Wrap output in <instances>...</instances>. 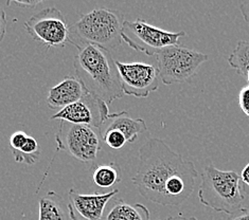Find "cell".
<instances>
[{
  "label": "cell",
  "mask_w": 249,
  "mask_h": 220,
  "mask_svg": "<svg viewBox=\"0 0 249 220\" xmlns=\"http://www.w3.org/2000/svg\"><path fill=\"white\" fill-rule=\"evenodd\" d=\"M226 220H249L248 210L244 207V209L233 213L232 215H229V217Z\"/></svg>",
  "instance_id": "cell-23"
},
{
  "label": "cell",
  "mask_w": 249,
  "mask_h": 220,
  "mask_svg": "<svg viewBox=\"0 0 249 220\" xmlns=\"http://www.w3.org/2000/svg\"><path fill=\"white\" fill-rule=\"evenodd\" d=\"M106 123L108 124L105 129H115L120 132L126 138L127 143H133L138 139L140 135L149 133L143 118H130L128 112L125 110L119 112V114L110 115Z\"/></svg>",
  "instance_id": "cell-13"
},
{
  "label": "cell",
  "mask_w": 249,
  "mask_h": 220,
  "mask_svg": "<svg viewBox=\"0 0 249 220\" xmlns=\"http://www.w3.org/2000/svg\"><path fill=\"white\" fill-rule=\"evenodd\" d=\"M124 94L147 98L159 88L158 69L145 63H122L116 61Z\"/></svg>",
  "instance_id": "cell-10"
},
{
  "label": "cell",
  "mask_w": 249,
  "mask_h": 220,
  "mask_svg": "<svg viewBox=\"0 0 249 220\" xmlns=\"http://www.w3.org/2000/svg\"><path fill=\"white\" fill-rule=\"evenodd\" d=\"M88 93L85 85L76 76H67L54 87L50 88L47 104L53 110H62L65 107L78 102Z\"/></svg>",
  "instance_id": "cell-12"
},
{
  "label": "cell",
  "mask_w": 249,
  "mask_h": 220,
  "mask_svg": "<svg viewBox=\"0 0 249 220\" xmlns=\"http://www.w3.org/2000/svg\"><path fill=\"white\" fill-rule=\"evenodd\" d=\"M157 220H198L196 217H187V216H183L182 214H178L177 216H170L165 219H157Z\"/></svg>",
  "instance_id": "cell-27"
},
{
  "label": "cell",
  "mask_w": 249,
  "mask_h": 220,
  "mask_svg": "<svg viewBox=\"0 0 249 220\" xmlns=\"http://www.w3.org/2000/svg\"><path fill=\"white\" fill-rule=\"evenodd\" d=\"M14 160L17 163H25L28 165H33L36 163L40 156L39 146L36 139L32 135L28 136L26 144L19 151H12Z\"/></svg>",
  "instance_id": "cell-18"
},
{
  "label": "cell",
  "mask_w": 249,
  "mask_h": 220,
  "mask_svg": "<svg viewBox=\"0 0 249 220\" xmlns=\"http://www.w3.org/2000/svg\"><path fill=\"white\" fill-rule=\"evenodd\" d=\"M160 81L164 85L185 83L196 74L198 68L208 61L204 53L180 45L168 47L156 55Z\"/></svg>",
  "instance_id": "cell-5"
},
{
  "label": "cell",
  "mask_w": 249,
  "mask_h": 220,
  "mask_svg": "<svg viewBox=\"0 0 249 220\" xmlns=\"http://www.w3.org/2000/svg\"><path fill=\"white\" fill-rule=\"evenodd\" d=\"M229 66L247 79L249 70V40H240L228 57Z\"/></svg>",
  "instance_id": "cell-17"
},
{
  "label": "cell",
  "mask_w": 249,
  "mask_h": 220,
  "mask_svg": "<svg viewBox=\"0 0 249 220\" xmlns=\"http://www.w3.org/2000/svg\"><path fill=\"white\" fill-rule=\"evenodd\" d=\"M102 138L105 144H107L112 150H120L127 143L125 136L115 129H104Z\"/></svg>",
  "instance_id": "cell-19"
},
{
  "label": "cell",
  "mask_w": 249,
  "mask_h": 220,
  "mask_svg": "<svg viewBox=\"0 0 249 220\" xmlns=\"http://www.w3.org/2000/svg\"><path fill=\"white\" fill-rule=\"evenodd\" d=\"M65 123L61 122V128L55 136L58 150L67 152L83 163L96 161L102 150V132L86 125Z\"/></svg>",
  "instance_id": "cell-7"
},
{
  "label": "cell",
  "mask_w": 249,
  "mask_h": 220,
  "mask_svg": "<svg viewBox=\"0 0 249 220\" xmlns=\"http://www.w3.org/2000/svg\"><path fill=\"white\" fill-rule=\"evenodd\" d=\"M117 194H119L118 188L93 194H81L71 188L67 202L71 220H104L105 207Z\"/></svg>",
  "instance_id": "cell-11"
},
{
  "label": "cell",
  "mask_w": 249,
  "mask_h": 220,
  "mask_svg": "<svg viewBox=\"0 0 249 220\" xmlns=\"http://www.w3.org/2000/svg\"><path fill=\"white\" fill-rule=\"evenodd\" d=\"M247 193L241 176L233 170H222L214 165L206 166L198 189L200 203L217 213H233L244 209Z\"/></svg>",
  "instance_id": "cell-4"
},
{
  "label": "cell",
  "mask_w": 249,
  "mask_h": 220,
  "mask_svg": "<svg viewBox=\"0 0 249 220\" xmlns=\"http://www.w3.org/2000/svg\"><path fill=\"white\" fill-rule=\"evenodd\" d=\"M43 1H8V5H18V7H22V8H35L37 4L41 3Z\"/></svg>",
  "instance_id": "cell-25"
},
{
  "label": "cell",
  "mask_w": 249,
  "mask_h": 220,
  "mask_svg": "<svg viewBox=\"0 0 249 220\" xmlns=\"http://www.w3.org/2000/svg\"><path fill=\"white\" fill-rule=\"evenodd\" d=\"M122 172L120 166L115 162L98 165L93 169L92 181L96 186L102 188H108L121 182Z\"/></svg>",
  "instance_id": "cell-16"
},
{
  "label": "cell",
  "mask_w": 249,
  "mask_h": 220,
  "mask_svg": "<svg viewBox=\"0 0 249 220\" xmlns=\"http://www.w3.org/2000/svg\"><path fill=\"white\" fill-rule=\"evenodd\" d=\"M122 40L135 51L153 56L172 46H178L179 39L186 36V32H170L147 23L144 19L134 21L124 20L122 27Z\"/></svg>",
  "instance_id": "cell-6"
},
{
  "label": "cell",
  "mask_w": 249,
  "mask_h": 220,
  "mask_svg": "<svg viewBox=\"0 0 249 220\" xmlns=\"http://www.w3.org/2000/svg\"><path fill=\"white\" fill-rule=\"evenodd\" d=\"M104 220H151V214L143 204H130L122 199H115Z\"/></svg>",
  "instance_id": "cell-15"
},
{
  "label": "cell",
  "mask_w": 249,
  "mask_h": 220,
  "mask_svg": "<svg viewBox=\"0 0 249 220\" xmlns=\"http://www.w3.org/2000/svg\"><path fill=\"white\" fill-rule=\"evenodd\" d=\"M123 22V15L119 11L93 9L69 27V43L75 48L92 45L111 52L122 44Z\"/></svg>",
  "instance_id": "cell-3"
},
{
  "label": "cell",
  "mask_w": 249,
  "mask_h": 220,
  "mask_svg": "<svg viewBox=\"0 0 249 220\" xmlns=\"http://www.w3.org/2000/svg\"><path fill=\"white\" fill-rule=\"evenodd\" d=\"M28 136L29 135L25 132H22V130H18V132L12 134L9 140L12 151H19L26 144Z\"/></svg>",
  "instance_id": "cell-20"
},
{
  "label": "cell",
  "mask_w": 249,
  "mask_h": 220,
  "mask_svg": "<svg viewBox=\"0 0 249 220\" xmlns=\"http://www.w3.org/2000/svg\"><path fill=\"white\" fill-rule=\"evenodd\" d=\"M247 81H248V84H249V70H248V74H247Z\"/></svg>",
  "instance_id": "cell-28"
},
{
  "label": "cell",
  "mask_w": 249,
  "mask_h": 220,
  "mask_svg": "<svg viewBox=\"0 0 249 220\" xmlns=\"http://www.w3.org/2000/svg\"><path fill=\"white\" fill-rule=\"evenodd\" d=\"M7 29H8L7 14H5L3 9L0 8V44L2 43L5 34H7Z\"/></svg>",
  "instance_id": "cell-22"
},
{
  "label": "cell",
  "mask_w": 249,
  "mask_h": 220,
  "mask_svg": "<svg viewBox=\"0 0 249 220\" xmlns=\"http://www.w3.org/2000/svg\"><path fill=\"white\" fill-rule=\"evenodd\" d=\"M38 220H71L67 202L55 192H48L39 200Z\"/></svg>",
  "instance_id": "cell-14"
},
{
  "label": "cell",
  "mask_w": 249,
  "mask_h": 220,
  "mask_svg": "<svg viewBox=\"0 0 249 220\" xmlns=\"http://www.w3.org/2000/svg\"><path fill=\"white\" fill-rule=\"evenodd\" d=\"M76 49L74 71L88 92L107 105L121 99L124 96L122 83L111 52L92 45Z\"/></svg>",
  "instance_id": "cell-2"
},
{
  "label": "cell",
  "mask_w": 249,
  "mask_h": 220,
  "mask_svg": "<svg viewBox=\"0 0 249 220\" xmlns=\"http://www.w3.org/2000/svg\"><path fill=\"white\" fill-rule=\"evenodd\" d=\"M240 11L244 20L249 23V0H243L240 2Z\"/></svg>",
  "instance_id": "cell-24"
},
{
  "label": "cell",
  "mask_w": 249,
  "mask_h": 220,
  "mask_svg": "<svg viewBox=\"0 0 249 220\" xmlns=\"http://www.w3.org/2000/svg\"><path fill=\"white\" fill-rule=\"evenodd\" d=\"M198 171L158 138H151L139 148V165L132 182L142 197L164 206H179L195 188Z\"/></svg>",
  "instance_id": "cell-1"
},
{
  "label": "cell",
  "mask_w": 249,
  "mask_h": 220,
  "mask_svg": "<svg viewBox=\"0 0 249 220\" xmlns=\"http://www.w3.org/2000/svg\"><path fill=\"white\" fill-rule=\"evenodd\" d=\"M109 116L108 105L88 92L78 102L57 111L51 118L75 125H86L102 130V126L107 122Z\"/></svg>",
  "instance_id": "cell-9"
},
{
  "label": "cell",
  "mask_w": 249,
  "mask_h": 220,
  "mask_svg": "<svg viewBox=\"0 0 249 220\" xmlns=\"http://www.w3.org/2000/svg\"><path fill=\"white\" fill-rule=\"evenodd\" d=\"M25 30L47 48H58L69 43V26L62 12L55 7L47 8L25 22Z\"/></svg>",
  "instance_id": "cell-8"
},
{
  "label": "cell",
  "mask_w": 249,
  "mask_h": 220,
  "mask_svg": "<svg viewBox=\"0 0 249 220\" xmlns=\"http://www.w3.org/2000/svg\"><path fill=\"white\" fill-rule=\"evenodd\" d=\"M241 181L243 186H245L244 189H246V187L249 188V162L241 172Z\"/></svg>",
  "instance_id": "cell-26"
},
{
  "label": "cell",
  "mask_w": 249,
  "mask_h": 220,
  "mask_svg": "<svg viewBox=\"0 0 249 220\" xmlns=\"http://www.w3.org/2000/svg\"><path fill=\"white\" fill-rule=\"evenodd\" d=\"M239 105L241 110L249 117V85L241 89L239 94Z\"/></svg>",
  "instance_id": "cell-21"
}]
</instances>
